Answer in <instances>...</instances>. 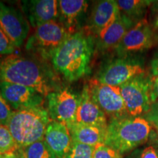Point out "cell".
I'll return each instance as SVG.
<instances>
[{"label":"cell","mask_w":158,"mask_h":158,"mask_svg":"<svg viewBox=\"0 0 158 158\" xmlns=\"http://www.w3.org/2000/svg\"><path fill=\"white\" fill-rule=\"evenodd\" d=\"M94 45V37L87 31L69 35L51 57L53 66L68 81H78L89 73Z\"/></svg>","instance_id":"obj_1"},{"label":"cell","mask_w":158,"mask_h":158,"mask_svg":"<svg viewBox=\"0 0 158 158\" xmlns=\"http://www.w3.org/2000/svg\"><path fill=\"white\" fill-rule=\"evenodd\" d=\"M151 135V124L143 116H129L110 120L104 143L123 155L147 143Z\"/></svg>","instance_id":"obj_2"},{"label":"cell","mask_w":158,"mask_h":158,"mask_svg":"<svg viewBox=\"0 0 158 158\" xmlns=\"http://www.w3.org/2000/svg\"><path fill=\"white\" fill-rule=\"evenodd\" d=\"M0 82L33 88L43 96L51 92L50 81L43 69L33 60L16 55L0 59Z\"/></svg>","instance_id":"obj_3"},{"label":"cell","mask_w":158,"mask_h":158,"mask_svg":"<svg viewBox=\"0 0 158 158\" xmlns=\"http://www.w3.org/2000/svg\"><path fill=\"white\" fill-rule=\"evenodd\" d=\"M51 121L48 110L41 106L13 110L7 127L19 149L44 140L45 130Z\"/></svg>","instance_id":"obj_4"},{"label":"cell","mask_w":158,"mask_h":158,"mask_svg":"<svg viewBox=\"0 0 158 158\" xmlns=\"http://www.w3.org/2000/svg\"><path fill=\"white\" fill-rule=\"evenodd\" d=\"M69 35L59 21H49L35 29L34 34L27 40L26 48L43 59H51Z\"/></svg>","instance_id":"obj_5"},{"label":"cell","mask_w":158,"mask_h":158,"mask_svg":"<svg viewBox=\"0 0 158 158\" xmlns=\"http://www.w3.org/2000/svg\"><path fill=\"white\" fill-rule=\"evenodd\" d=\"M151 78L145 73L130 79L119 86L129 116H144L149 110L152 105Z\"/></svg>","instance_id":"obj_6"},{"label":"cell","mask_w":158,"mask_h":158,"mask_svg":"<svg viewBox=\"0 0 158 158\" xmlns=\"http://www.w3.org/2000/svg\"><path fill=\"white\" fill-rule=\"evenodd\" d=\"M143 74H145V69L139 59L130 56H122L105 65L95 79L102 84L120 86L130 79Z\"/></svg>","instance_id":"obj_7"},{"label":"cell","mask_w":158,"mask_h":158,"mask_svg":"<svg viewBox=\"0 0 158 158\" xmlns=\"http://www.w3.org/2000/svg\"><path fill=\"white\" fill-rule=\"evenodd\" d=\"M157 45L158 35L154 31L148 20L143 19L126 33L114 50L118 57L129 56Z\"/></svg>","instance_id":"obj_8"},{"label":"cell","mask_w":158,"mask_h":158,"mask_svg":"<svg viewBox=\"0 0 158 158\" xmlns=\"http://www.w3.org/2000/svg\"><path fill=\"white\" fill-rule=\"evenodd\" d=\"M89 86L93 100L110 119L129 116L119 86L102 84L95 78L90 81Z\"/></svg>","instance_id":"obj_9"},{"label":"cell","mask_w":158,"mask_h":158,"mask_svg":"<svg viewBox=\"0 0 158 158\" xmlns=\"http://www.w3.org/2000/svg\"><path fill=\"white\" fill-rule=\"evenodd\" d=\"M48 113L52 121L64 123L68 127L76 122L79 98L68 89L51 92L47 95Z\"/></svg>","instance_id":"obj_10"},{"label":"cell","mask_w":158,"mask_h":158,"mask_svg":"<svg viewBox=\"0 0 158 158\" xmlns=\"http://www.w3.org/2000/svg\"><path fill=\"white\" fill-rule=\"evenodd\" d=\"M0 29L16 48L23 44L30 30L22 13L0 1Z\"/></svg>","instance_id":"obj_11"},{"label":"cell","mask_w":158,"mask_h":158,"mask_svg":"<svg viewBox=\"0 0 158 158\" xmlns=\"http://www.w3.org/2000/svg\"><path fill=\"white\" fill-rule=\"evenodd\" d=\"M0 92L15 110L40 107L43 95L35 89L8 82H0Z\"/></svg>","instance_id":"obj_12"},{"label":"cell","mask_w":158,"mask_h":158,"mask_svg":"<svg viewBox=\"0 0 158 158\" xmlns=\"http://www.w3.org/2000/svg\"><path fill=\"white\" fill-rule=\"evenodd\" d=\"M117 1L102 0L94 5L88 20L87 31L98 37L113 23L120 14Z\"/></svg>","instance_id":"obj_13"},{"label":"cell","mask_w":158,"mask_h":158,"mask_svg":"<svg viewBox=\"0 0 158 158\" xmlns=\"http://www.w3.org/2000/svg\"><path fill=\"white\" fill-rule=\"evenodd\" d=\"M22 10L33 28L49 21H58L59 1L56 0H24Z\"/></svg>","instance_id":"obj_14"},{"label":"cell","mask_w":158,"mask_h":158,"mask_svg":"<svg viewBox=\"0 0 158 158\" xmlns=\"http://www.w3.org/2000/svg\"><path fill=\"white\" fill-rule=\"evenodd\" d=\"M76 122L107 129V116L92 99L89 84L84 85L79 97Z\"/></svg>","instance_id":"obj_15"},{"label":"cell","mask_w":158,"mask_h":158,"mask_svg":"<svg viewBox=\"0 0 158 158\" xmlns=\"http://www.w3.org/2000/svg\"><path fill=\"white\" fill-rule=\"evenodd\" d=\"M88 6V2L84 0L59 1L58 21L70 35L80 31Z\"/></svg>","instance_id":"obj_16"},{"label":"cell","mask_w":158,"mask_h":158,"mask_svg":"<svg viewBox=\"0 0 158 158\" xmlns=\"http://www.w3.org/2000/svg\"><path fill=\"white\" fill-rule=\"evenodd\" d=\"M135 23L125 15L120 13L115 21L103 33L97 37L95 49L101 52L114 49L126 33Z\"/></svg>","instance_id":"obj_17"},{"label":"cell","mask_w":158,"mask_h":158,"mask_svg":"<svg viewBox=\"0 0 158 158\" xmlns=\"http://www.w3.org/2000/svg\"><path fill=\"white\" fill-rule=\"evenodd\" d=\"M44 140L57 158H64L73 141L68 126L56 121L49 123L45 130Z\"/></svg>","instance_id":"obj_18"},{"label":"cell","mask_w":158,"mask_h":158,"mask_svg":"<svg viewBox=\"0 0 158 158\" xmlns=\"http://www.w3.org/2000/svg\"><path fill=\"white\" fill-rule=\"evenodd\" d=\"M68 128L73 141L94 147L104 143L107 129L78 122L72 124Z\"/></svg>","instance_id":"obj_19"},{"label":"cell","mask_w":158,"mask_h":158,"mask_svg":"<svg viewBox=\"0 0 158 158\" xmlns=\"http://www.w3.org/2000/svg\"><path fill=\"white\" fill-rule=\"evenodd\" d=\"M153 1L147 0H118L117 4L122 14L131 19L135 23L141 21L147 13Z\"/></svg>","instance_id":"obj_20"},{"label":"cell","mask_w":158,"mask_h":158,"mask_svg":"<svg viewBox=\"0 0 158 158\" xmlns=\"http://www.w3.org/2000/svg\"><path fill=\"white\" fill-rule=\"evenodd\" d=\"M23 150L26 158H57L45 140L35 142Z\"/></svg>","instance_id":"obj_21"},{"label":"cell","mask_w":158,"mask_h":158,"mask_svg":"<svg viewBox=\"0 0 158 158\" xmlns=\"http://www.w3.org/2000/svg\"><path fill=\"white\" fill-rule=\"evenodd\" d=\"M19 149L7 126L0 124V155Z\"/></svg>","instance_id":"obj_22"},{"label":"cell","mask_w":158,"mask_h":158,"mask_svg":"<svg viewBox=\"0 0 158 158\" xmlns=\"http://www.w3.org/2000/svg\"><path fill=\"white\" fill-rule=\"evenodd\" d=\"M94 148L73 141L70 149L64 158H93Z\"/></svg>","instance_id":"obj_23"},{"label":"cell","mask_w":158,"mask_h":158,"mask_svg":"<svg viewBox=\"0 0 158 158\" xmlns=\"http://www.w3.org/2000/svg\"><path fill=\"white\" fill-rule=\"evenodd\" d=\"M93 158H122V155L105 143H101L94 148Z\"/></svg>","instance_id":"obj_24"},{"label":"cell","mask_w":158,"mask_h":158,"mask_svg":"<svg viewBox=\"0 0 158 158\" xmlns=\"http://www.w3.org/2000/svg\"><path fill=\"white\" fill-rule=\"evenodd\" d=\"M126 158H158V156L155 148L153 146H149L135 149Z\"/></svg>","instance_id":"obj_25"},{"label":"cell","mask_w":158,"mask_h":158,"mask_svg":"<svg viewBox=\"0 0 158 158\" xmlns=\"http://www.w3.org/2000/svg\"><path fill=\"white\" fill-rule=\"evenodd\" d=\"M13 110L0 92V124L7 125Z\"/></svg>","instance_id":"obj_26"},{"label":"cell","mask_w":158,"mask_h":158,"mask_svg":"<svg viewBox=\"0 0 158 158\" xmlns=\"http://www.w3.org/2000/svg\"><path fill=\"white\" fill-rule=\"evenodd\" d=\"M15 45L0 29V55H11L15 51Z\"/></svg>","instance_id":"obj_27"},{"label":"cell","mask_w":158,"mask_h":158,"mask_svg":"<svg viewBox=\"0 0 158 158\" xmlns=\"http://www.w3.org/2000/svg\"><path fill=\"white\" fill-rule=\"evenodd\" d=\"M143 117L158 132V100L152 105L149 111Z\"/></svg>","instance_id":"obj_28"},{"label":"cell","mask_w":158,"mask_h":158,"mask_svg":"<svg viewBox=\"0 0 158 158\" xmlns=\"http://www.w3.org/2000/svg\"><path fill=\"white\" fill-rule=\"evenodd\" d=\"M149 23L154 31L158 35V1L153 2L150 6Z\"/></svg>","instance_id":"obj_29"},{"label":"cell","mask_w":158,"mask_h":158,"mask_svg":"<svg viewBox=\"0 0 158 158\" xmlns=\"http://www.w3.org/2000/svg\"><path fill=\"white\" fill-rule=\"evenodd\" d=\"M151 99L152 104L158 100V76L151 78Z\"/></svg>","instance_id":"obj_30"},{"label":"cell","mask_w":158,"mask_h":158,"mask_svg":"<svg viewBox=\"0 0 158 158\" xmlns=\"http://www.w3.org/2000/svg\"><path fill=\"white\" fill-rule=\"evenodd\" d=\"M0 158H26L23 149H17L10 152L0 155Z\"/></svg>","instance_id":"obj_31"},{"label":"cell","mask_w":158,"mask_h":158,"mask_svg":"<svg viewBox=\"0 0 158 158\" xmlns=\"http://www.w3.org/2000/svg\"><path fill=\"white\" fill-rule=\"evenodd\" d=\"M151 71L153 76H158V55L151 62Z\"/></svg>","instance_id":"obj_32"},{"label":"cell","mask_w":158,"mask_h":158,"mask_svg":"<svg viewBox=\"0 0 158 158\" xmlns=\"http://www.w3.org/2000/svg\"><path fill=\"white\" fill-rule=\"evenodd\" d=\"M152 138H153L154 142H155V143H158V132H157V133L152 136Z\"/></svg>","instance_id":"obj_33"},{"label":"cell","mask_w":158,"mask_h":158,"mask_svg":"<svg viewBox=\"0 0 158 158\" xmlns=\"http://www.w3.org/2000/svg\"><path fill=\"white\" fill-rule=\"evenodd\" d=\"M157 156H158V149L157 150Z\"/></svg>","instance_id":"obj_34"}]
</instances>
